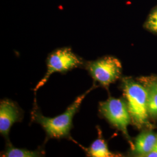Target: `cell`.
I'll list each match as a JSON object with an SVG mask.
<instances>
[{"label": "cell", "mask_w": 157, "mask_h": 157, "mask_svg": "<svg viewBox=\"0 0 157 157\" xmlns=\"http://www.w3.org/2000/svg\"><path fill=\"white\" fill-rule=\"evenodd\" d=\"M94 88L95 86H93L89 90L79 95L67 108L66 111L60 115L53 118H47L40 112H34L33 118L43 128L49 137L60 139L67 137L72 126V119L75 114L86 96Z\"/></svg>", "instance_id": "obj_1"}, {"label": "cell", "mask_w": 157, "mask_h": 157, "mask_svg": "<svg viewBox=\"0 0 157 157\" xmlns=\"http://www.w3.org/2000/svg\"><path fill=\"white\" fill-rule=\"evenodd\" d=\"M122 90L132 121L137 128H140L148 123L149 117L147 87L132 78H126L122 81Z\"/></svg>", "instance_id": "obj_2"}, {"label": "cell", "mask_w": 157, "mask_h": 157, "mask_svg": "<svg viewBox=\"0 0 157 157\" xmlns=\"http://www.w3.org/2000/svg\"><path fill=\"white\" fill-rule=\"evenodd\" d=\"M80 58L77 56L70 47H63L57 49L48 56L47 61V71L44 78L34 88L37 91L44 85L52 73L64 72L82 65Z\"/></svg>", "instance_id": "obj_3"}, {"label": "cell", "mask_w": 157, "mask_h": 157, "mask_svg": "<svg viewBox=\"0 0 157 157\" xmlns=\"http://www.w3.org/2000/svg\"><path fill=\"white\" fill-rule=\"evenodd\" d=\"M87 68L94 81L107 89L120 78L122 69L119 60L112 56L89 62Z\"/></svg>", "instance_id": "obj_4"}, {"label": "cell", "mask_w": 157, "mask_h": 157, "mask_svg": "<svg viewBox=\"0 0 157 157\" xmlns=\"http://www.w3.org/2000/svg\"><path fill=\"white\" fill-rule=\"evenodd\" d=\"M99 110L112 125L129 139L127 127L132 119L126 101L121 98L110 97L100 103Z\"/></svg>", "instance_id": "obj_5"}, {"label": "cell", "mask_w": 157, "mask_h": 157, "mask_svg": "<svg viewBox=\"0 0 157 157\" xmlns=\"http://www.w3.org/2000/svg\"><path fill=\"white\" fill-rule=\"evenodd\" d=\"M21 110L17 104L9 100L1 101L0 104V133L8 138L13 124L20 121Z\"/></svg>", "instance_id": "obj_6"}, {"label": "cell", "mask_w": 157, "mask_h": 157, "mask_svg": "<svg viewBox=\"0 0 157 157\" xmlns=\"http://www.w3.org/2000/svg\"><path fill=\"white\" fill-rule=\"evenodd\" d=\"M157 135L151 131L141 133L136 139L135 151L140 157L152 150L157 145Z\"/></svg>", "instance_id": "obj_7"}, {"label": "cell", "mask_w": 157, "mask_h": 157, "mask_svg": "<svg viewBox=\"0 0 157 157\" xmlns=\"http://www.w3.org/2000/svg\"><path fill=\"white\" fill-rule=\"evenodd\" d=\"M86 151L91 157H112L118 156L109 150L107 143L101 137H99L96 139L91 144L90 147L87 149Z\"/></svg>", "instance_id": "obj_8"}, {"label": "cell", "mask_w": 157, "mask_h": 157, "mask_svg": "<svg viewBox=\"0 0 157 157\" xmlns=\"http://www.w3.org/2000/svg\"><path fill=\"white\" fill-rule=\"evenodd\" d=\"M147 107L149 116L157 118V87L154 82L148 84Z\"/></svg>", "instance_id": "obj_9"}, {"label": "cell", "mask_w": 157, "mask_h": 157, "mask_svg": "<svg viewBox=\"0 0 157 157\" xmlns=\"http://www.w3.org/2000/svg\"><path fill=\"white\" fill-rule=\"evenodd\" d=\"M43 154L40 151H30L26 149L15 148L11 144H8L6 151L2 153L1 157H36Z\"/></svg>", "instance_id": "obj_10"}, {"label": "cell", "mask_w": 157, "mask_h": 157, "mask_svg": "<svg viewBox=\"0 0 157 157\" xmlns=\"http://www.w3.org/2000/svg\"><path fill=\"white\" fill-rule=\"evenodd\" d=\"M146 29L152 32L157 33V9L152 11L146 21Z\"/></svg>", "instance_id": "obj_11"}, {"label": "cell", "mask_w": 157, "mask_h": 157, "mask_svg": "<svg viewBox=\"0 0 157 157\" xmlns=\"http://www.w3.org/2000/svg\"><path fill=\"white\" fill-rule=\"evenodd\" d=\"M144 157H157V150L155 148L151 151L146 154Z\"/></svg>", "instance_id": "obj_12"}, {"label": "cell", "mask_w": 157, "mask_h": 157, "mask_svg": "<svg viewBox=\"0 0 157 157\" xmlns=\"http://www.w3.org/2000/svg\"><path fill=\"white\" fill-rule=\"evenodd\" d=\"M154 83H155V86H156V87H157V81H156V82H154Z\"/></svg>", "instance_id": "obj_13"}, {"label": "cell", "mask_w": 157, "mask_h": 157, "mask_svg": "<svg viewBox=\"0 0 157 157\" xmlns=\"http://www.w3.org/2000/svg\"><path fill=\"white\" fill-rule=\"evenodd\" d=\"M155 149H157V145H156V146H155Z\"/></svg>", "instance_id": "obj_14"}]
</instances>
